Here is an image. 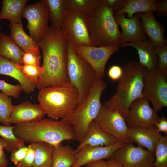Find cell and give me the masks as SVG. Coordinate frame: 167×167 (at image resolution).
<instances>
[{
	"label": "cell",
	"mask_w": 167,
	"mask_h": 167,
	"mask_svg": "<svg viewBox=\"0 0 167 167\" xmlns=\"http://www.w3.org/2000/svg\"><path fill=\"white\" fill-rule=\"evenodd\" d=\"M115 15L126 6L127 0H103Z\"/></svg>",
	"instance_id": "obj_40"
},
{
	"label": "cell",
	"mask_w": 167,
	"mask_h": 167,
	"mask_svg": "<svg viewBox=\"0 0 167 167\" xmlns=\"http://www.w3.org/2000/svg\"><path fill=\"white\" fill-rule=\"evenodd\" d=\"M140 19L142 30L148 37L149 41L155 48L166 45L164 37V26L155 18L153 11L138 13Z\"/></svg>",
	"instance_id": "obj_17"
},
{
	"label": "cell",
	"mask_w": 167,
	"mask_h": 167,
	"mask_svg": "<svg viewBox=\"0 0 167 167\" xmlns=\"http://www.w3.org/2000/svg\"><path fill=\"white\" fill-rule=\"evenodd\" d=\"M167 77L157 68L146 69L144 75L143 98L151 102L157 113L167 106Z\"/></svg>",
	"instance_id": "obj_8"
},
{
	"label": "cell",
	"mask_w": 167,
	"mask_h": 167,
	"mask_svg": "<svg viewBox=\"0 0 167 167\" xmlns=\"http://www.w3.org/2000/svg\"><path fill=\"white\" fill-rule=\"evenodd\" d=\"M118 141L115 137L102 131L94 120L90 125L84 139L75 150V152L76 154L86 146H108Z\"/></svg>",
	"instance_id": "obj_20"
},
{
	"label": "cell",
	"mask_w": 167,
	"mask_h": 167,
	"mask_svg": "<svg viewBox=\"0 0 167 167\" xmlns=\"http://www.w3.org/2000/svg\"><path fill=\"white\" fill-rule=\"evenodd\" d=\"M27 2V0H2L0 21L6 19L10 23H22V12Z\"/></svg>",
	"instance_id": "obj_25"
},
{
	"label": "cell",
	"mask_w": 167,
	"mask_h": 167,
	"mask_svg": "<svg viewBox=\"0 0 167 167\" xmlns=\"http://www.w3.org/2000/svg\"><path fill=\"white\" fill-rule=\"evenodd\" d=\"M13 132L25 142H44L54 147L64 141L76 140L73 127L62 119L43 118L19 123L15 126Z\"/></svg>",
	"instance_id": "obj_2"
},
{
	"label": "cell",
	"mask_w": 167,
	"mask_h": 167,
	"mask_svg": "<svg viewBox=\"0 0 167 167\" xmlns=\"http://www.w3.org/2000/svg\"><path fill=\"white\" fill-rule=\"evenodd\" d=\"M24 52L10 36L0 32V56L15 64L22 66V57Z\"/></svg>",
	"instance_id": "obj_24"
},
{
	"label": "cell",
	"mask_w": 167,
	"mask_h": 167,
	"mask_svg": "<svg viewBox=\"0 0 167 167\" xmlns=\"http://www.w3.org/2000/svg\"><path fill=\"white\" fill-rule=\"evenodd\" d=\"M13 105L12 98L0 92V124L11 126L9 118Z\"/></svg>",
	"instance_id": "obj_32"
},
{
	"label": "cell",
	"mask_w": 167,
	"mask_h": 167,
	"mask_svg": "<svg viewBox=\"0 0 167 167\" xmlns=\"http://www.w3.org/2000/svg\"></svg>",
	"instance_id": "obj_51"
},
{
	"label": "cell",
	"mask_w": 167,
	"mask_h": 167,
	"mask_svg": "<svg viewBox=\"0 0 167 167\" xmlns=\"http://www.w3.org/2000/svg\"></svg>",
	"instance_id": "obj_50"
},
{
	"label": "cell",
	"mask_w": 167,
	"mask_h": 167,
	"mask_svg": "<svg viewBox=\"0 0 167 167\" xmlns=\"http://www.w3.org/2000/svg\"><path fill=\"white\" fill-rule=\"evenodd\" d=\"M76 161L75 150L62 143L54 147L51 167H71Z\"/></svg>",
	"instance_id": "obj_26"
},
{
	"label": "cell",
	"mask_w": 167,
	"mask_h": 167,
	"mask_svg": "<svg viewBox=\"0 0 167 167\" xmlns=\"http://www.w3.org/2000/svg\"><path fill=\"white\" fill-rule=\"evenodd\" d=\"M158 17H164L167 15V0L159 1L156 3Z\"/></svg>",
	"instance_id": "obj_43"
},
{
	"label": "cell",
	"mask_w": 167,
	"mask_h": 167,
	"mask_svg": "<svg viewBox=\"0 0 167 167\" xmlns=\"http://www.w3.org/2000/svg\"><path fill=\"white\" fill-rule=\"evenodd\" d=\"M159 118L157 113L151 107L149 102L140 98L132 103L125 119L128 127L156 128Z\"/></svg>",
	"instance_id": "obj_13"
},
{
	"label": "cell",
	"mask_w": 167,
	"mask_h": 167,
	"mask_svg": "<svg viewBox=\"0 0 167 167\" xmlns=\"http://www.w3.org/2000/svg\"><path fill=\"white\" fill-rule=\"evenodd\" d=\"M0 90L8 96L15 99H19L23 89L20 84L12 85L6 83L4 80H0Z\"/></svg>",
	"instance_id": "obj_35"
},
{
	"label": "cell",
	"mask_w": 167,
	"mask_h": 167,
	"mask_svg": "<svg viewBox=\"0 0 167 167\" xmlns=\"http://www.w3.org/2000/svg\"><path fill=\"white\" fill-rule=\"evenodd\" d=\"M6 142L5 139L0 137V167H8L9 161L4 151Z\"/></svg>",
	"instance_id": "obj_42"
},
{
	"label": "cell",
	"mask_w": 167,
	"mask_h": 167,
	"mask_svg": "<svg viewBox=\"0 0 167 167\" xmlns=\"http://www.w3.org/2000/svg\"><path fill=\"white\" fill-rule=\"evenodd\" d=\"M45 115L39 104L25 101L16 105H13L9 121L11 124L29 122L43 118Z\"/></svg>",
	"instance_id": "obj_19"
},
{
	"label": "cell",
	"mask_w": 167,
	"mask_h": 167,
	"mask_svg": "<svg viewBox=\"0 0 167 167\" xmlns=\"http://www.w3.org/2000/svg\"><path fill=\"white\" fill-rule=\"evenodd\" d=\"M161 136L156 128L130 126L128 127L127 132V138L131 143H136L151 152H155Z\"/></svg>",
	"instance_id": "obj_18"
},
{
	"label": "cell",
	"mask_w": 167,
	"mask_h": 167,
	"mask_svg": "<svg viewBox=\"0 0 167 167\" xmlns=\"http://www.w3.org/2000/svg\"><path fill=\"white\" fill-rule=\"evenodd\" d=\"M1 29H0V32H1Z\"/></svg>",
	"instance_id": "obj_48"
},
{
	"label": "cell",
	"mask_w": 167,
	"mask_h": 167,
	"mask_svg": "<svg viewBox=\"0 0 167 167\" xmlns=\"http://www.w3.org/2000/svg\"><path fill=\"white\" fill-rule=\"evenodd\" d=\"M22 17L28 22L27 28L30 36L38 44L49 27V11L44 0L34 4L26 5Z\"/></svg>",
	"instance_id": "obj_10"
},
{
	"label": "cell",
	"mask_w": 167,
	"mask_h": 167,
	"mask_svg": "<svg viewBox=\"0 0 167 167\" xmlns=\"http://www.w3.org/2000/svg\"><path fill=\"white\" fill-rule=\"evenodd\" d=\"M112 158L125 167H153L155 153L129 143L117 150Z\"/></svg>",
	"instance_id": "obj_12"
},
{
	"label": "cell",
	"mask_w": 167,
	"mask_h": 167,
	"mask_svg": "<svg viewBox=\"0 0 167 167\" xmlns=\"http://www.w3.org/2000/svg\"><path fill=\"white\" fill-rule=\"evenodd\" d=\"M122 68V75L118 80L115 93L102 106L119 112L125 118L132 103L143 98V77L146 69L136 61L128 62Z\"/></svg>",
	"instance_id": "obj_3"
},
{
	"label": "cell",
	"mask_w": 167,
	"mask_h": 167,
	"mask_svg": "<svg viewBox=\"0 0 167 167\" xmlns=\"http://www.w3.org/2000/svg\"><path fill=\"white\" fill-rule=\"evenodd\" d=\"M101 0H68L70 7L80 13L86 19L92 14Z\"/></svg>",
	"instance_id": "obj_31"
},
{
	"label": "cell",
	"mask_w": 167,
	"mask_h": 167,
	"mask_svg": "<svg viewBox=\"0 0 167 167\" xmlns=\"http://www.w3.org/2000/svg\"><path fill=\"white\" fill-rule=\"evenodd\" d=\"M67 41L61 28L49 27L38 43L42 53L43 70L36 85L39 90L69 84L67 68Z\"/></svg>",
	"instance_id": "obj_1"
},
{
	"label": "cell",
	"mask_w": 167,
	"mask_h": 167,
	"mask_svg": "<svg viewBox=\"0 0 167 167\" xmlns=\"http://www.w3.org/2000/svg\"><path fill=\"white\" fill-rule=\"evenodd\" d=\"M10 37L24 52L30 51L40 56L37 43L25 32L22 23H10Z\"/></svg>",
	"instance_id": "obj_22"
},
{
	"label": "cell",
	"mask_w": 167,
	"mask_h": 167,
	"mask_svg": "<svg viewBox=\"0 0 167 167\" xmlns=\"http://www.w3.org/2000/svg\"><path fill=\"white\" fill-rule=\"evenodd\" d=\"M85 167H109L107 161L104 160H97L88 163Z\"/></svg>",
	"instance_id": "obj_45"
},
{
	"label": "cell",
	"mask_w": 167,
	"mask_h": 167,
	"mask_svg": "<svg viewBox=\"0 0 167 167\" xmlns=\"http://www.w3.org/2000/svg\"><path fill=\"white\" fill-rule=\"evenodd\" d=\"M41 56L30 51L24 52L22 58L23 65L40 66Z\"/></svg>",
	"instance_id": "obj_38"
},
{
	"label": "cell",
	"mask_w": 167,
	"mask_h": 167,
	"mask_svg": "<svg viewBox=\"0 0 167 167\" xmlns=\"http://www.w3.org/2000/svg\"><path fill=\"white\" fill-rule=\"evenodd\" d=\"M154 167H167V136H162L155 152Z\"/></svg>",
	"instance_id": "obj_33"
},
{
	"label": "cell",
	"mask_w": 167,
	"mask_h": 167,
	"mask_svg": "<svg viewBox=\"0 0 167 167\" xmlns=\"http://www.w3.org/2000/svg\"><path fill=\"white\" fill-rule=\"evenodd\" d=\"M122 68L117 65H114L109 68L108 72L109 77L112 80H118L122 75Z\"/></svg>",
	"instance_id": "obj_41"
},
{
	"label": "cell",
	"mask_w": 167,
	"mask_h": 167,
	"mask_svg": "<svg viewBox=\"0 0 167 167\" xmlns=\"http://www.w3.org/2000/svg\"><path fill=\"white\" fill-rule=\"evenodd\" d=\"M28 152L22 161L16 166L18 167H32L35 160V151L31 144L28 145Z\"/></svg>",
	"instance_id": "obj_39"
},
{
	"label": "cell",
	"mask_w": 167,
	"mask_h": 167,
	"mask_svg": "<svg viewBox=\"0 0 167 167\" xmlns=\"http://www.w3.org/2000/svg\"><path fill=\"white\" fill-rule=\"evenodd\" d=\"M29 149L28 146L24 144L18 148L11 152L10 156L11 161L17 165L21 162L26 156Z\"/></svg>",
	"instance_id": "obj_37"
},
{
	"label": "cell",
	"mask_w": 167,
	"mask_h": 167,
	"mask_svg": "<svg viewBox=\"0 0 167 167\" xmlns=\"http://www.w3.org/2000/svg\"><path fill=\"white\" fill-rule=\"evenodd\" d=\"M30 144L35 151V160L33 167H51L54 147L44 142Z\"/></svg>",
	"instance_id": "obj_28"
},
{
	"label": "cell",
	"mask_w": 167,
	"mask_h": 167,
	"mask_svg": "<svg viewBox=\"0 0 167 167\" xmlns=\"http://www.w3.org/2000/svg\"><path fill=\"white\" fill-rule=\"evenodd\" d=\"M119 45L95 46L81 45L74 46L75 53L88 62L93 67L97 77L103 78L105 67L111 56L119 49Z\"/></svg>",
	"instance_id": "obj_11"
},
{
	"label": "cell",
	"mask_w": 167,
	"mask_h": 167,
	"mask_svg": "<svg viewBox=\"0 0 167 167\" xmlns=\"http://www.w3.org/2000/svg\"><path fill=\"white\" fill-rule=\"evenodd\" d=\"M16 167H18L17 166H16Z\"/></svg>",
	"instance_id": "obj_49"
},
{
	"label": "cell",
	"mask_w": 167,
	"mask_h": 167,
	"mask_svg": "<svg viewBox=\"0 0 167 167\" xmlns=\"http://www.w3.org/2000/svg\"><path fill=\"white\" fill-rule=\"evenodd\" d=\"M106 87L103 78L97 77L83 101L62 119L72 126L76 140L79 143L101 109L102 105L101 97Z\"/></svg>",
	"instance_id": "obj_4"
},
{
	"label": "cell",
	"mask_w": 167,
	"mask_h": 167,
	"mask_svg": "<svg viewBox=\"0 0 167 167\" xmlns=\"http://www.w3.org/2000/svg\"><path fill=\"white\" fill-rule=\"evenodd\" d=\"M14 127L15 126H6L0 124V136L6 141L4 150L7 152H11L24 144V141L15 135L13 132Z\"/></svg>",
	"instance_id": "obj_30"
},
{
	"label": "cell",
	"mask_w": 167,
	"mask_h": 167,
	"mask_svg": "<svg viewBox=\"0 0 167 167\" xmlns=\"http://www.w3.org/2000/svg\"><path fill=\"white\" fill-rule=\"evenodd\" d=\"M15 64L25 77L36 86L40 76L43 72V70L41 66L31 65L20 66Z\"/></svg>",
	"instance_id": "obj_34"
},
{
	"label": "cell",
	"mask_w": 167,
	"mask_h": 167,
	"mask_svg": "<svg viewBox=\"0 0 167 167\" xmlns=\"http://www.w3.org/2000/svg\"><path fill=\"white\" fill-rule=\"evenodd\" d=\"M0 74L10 76L18 81L23 91L29 94L36 88V85L26 78L15 64L0 56Z\"/></svg>",
	"instance_id": "obj_23"
},
{
	"label": "cell",
	"mask_w": 167,
	"mask_h": 167,
	"mask_svg": "<svg viewBox=\"0 0 167 167\" xmlns=\"http://www.w3.org/2000/svg\"><path fill=\"white\" fill-rule=\"evenodd\" d=\"M124 144L119 140L108 146L85 147L76 154V161L71 167H81L91 162L112 158L115 151Z\"/></svg>",
	"instance_id": "obj_16"
},
{
	"label": "cell",
	"mask_w": 167,
	"mask_h": 167,
	"mask_svg": "<svg viewBox=\"0 0 167 167\" xmlns=\"http://www.w3.org/2000/svg\"><path fill=\"white\" fill-rule=\"evenodd\" d=\"M159 0H127L126 6L115 15L126 14L128 18H132L136 13L148 11H156V3Z\"/></svg>",
	"instance_id": "obj_29"
},
{
	"label": "cell",
	"mask_w": 167,
	"mask_h": 167,
	"mask_svg": "<svg viewBox=\"0 0 167 167\" xmlns=\"http://www.w3.org/2000/svg\"><path fill=\"white\" fill-rule=\"evenodd\" d=\"M0 29L1 30H2V29H1V27H0Z\"/></svg>",
	"instance_id": "obj_47"
},
{
	"label": "cell",
	"mask_w": 167,
	"mask_h": 167,
	"mask_svg": "<svg viewBox=\"0 0 167 167\" xmlns=\"http://www.w3.org/2000/svg\"><path fill=\"white\" fill-rule=\"evenodd\" d=\"M99 128L124 143H131L127 137L128 126L125 118L118 112L108 110L102 106L94 120Z\"/></svg>",
	"instance_id": "obj_14"
},
{
	"label": "cell",
	"mask_w": 167,
	"mask_h": 167,
	"mask_svg": "<svg viewBox=\"0 0 167 167\" xmlns=\"http://www.w3.org/2000/svg\"><path fill=\"white\" fill-rule=\"evenodd\" d=\"M48 9L51 27L61 28L64 12L69 6L68 0H44Z\"/></svg>",
	"instance_id": "obj_27"
},
{
	"label": "cell",
	"mask_w": 167,
	"mask_h": 167,
	"mask_svg": "<svg viewBox=\"0 0 167 167\" xmlns=\"http://www.w3.org/2000/svg\"><path fill=\"white\" fill-rule=\"evenodd\" d=\"M126 14L115 15L116 22L122 29L119 45L127 42H137L147 39L141 26V21L138 13L131 18L126 17Z\"/></svg>",
	"instance_id": "obj_15"
},
{
	"label": "cell",
	"mask_w": 167,
	"mask_h": 167,
	"mask_svg": "<svg viewBox=\"0 0 167 167\" xmlns=\"http://www.w3.org/2000/svg\"><path fill=\"white\" fill-rule=\"evenodd\" d=\"M86 24L93 46L119 45L121 32L113 13L103 0H101L92 14L86 19Z\"/></svg>",
	"instance_id": "obj_5"
},
{
	"label": "cell",
	"mask_w": 167,
	"mask_h": 167,
	"mask_svg": "<svg viewBox=\"0 0 167 167\" xmlns=\"http://www.w3.org/2000/svg\"><path fill=\"white\" fill-rule=\"evenodd\" d=\"M67 68L69 84L75 87L78 92V105L85 99L97 77L92 66L76 54L74 45L69 40Z\"/></svg>",
	"instance_id": "obj_7"
},
{
	"label": "cell",
	"mask_w": 167,
	"mask_h": 167,
	"mask_svg": "<svg viewBox=\"0 0 167 167\" xmlns=\"http://www.w3.org/2000/svg\"><path fill=\"white\" fill-rule=\"evenodd\" d=\"M120 47H131L137 52L139 61V62L146 70H151L157 68L158 61L155 48L149 40L147 39L137 42H127L120 44Z\"/></svg>",
	"instance_id": "obj_21"
},
{
	"label": "cell",
	"mask_w": 167,
	"mask_h": 167,
	"mask_svg": "<svg viewBox=\"0 0 167 167\" xmlns=\"http://www.w3.org/2000/svg\"><path fill=\"white\" fill-rule=\"evenodd\" d=\"M158 58L157 68L167 75V46L156 48Z\"/></svg>",
	"instance_id": "obj_36"
},
{
	"label": "cell",
	"mask_w": 167,
	"mask_h": 167,
	"mask_svg": "<svg viewBox=\"0 0 167 167\" xmlns=\"http://www.w3.org/2000/svg\"><path fill=\"white\" fill-rule=\"evenodd\" d=\"M61 29L68 40L74 46H93L87 28L86 19L69 5L63 16Z\"/></svg>",
	"instance_id": "obj_9"
},
{
	"label": "cell",
	"mask_w": 167,
	"mask_h": 167,
	"mask_svg": "<svg viewBox=\"0 0 167 167\" xmlns=\"http://www.w3.org/2000/svg\"><path fill=\"white\" fill-rule=\"evenodd\" d=\"M107 162L109 167H125L113 158L109 159Z\"/></svg>",
	"instance_id": "obj_46"
},
{
	"label": "cell",
	"mask_w": 167,
	"mask_h": 167,
	"mask_svg": "<svg viewBox=\"0 0 167 167\" xmlns=\"http://www.w3.org/2000/svg\"><path fill=\"white\" fill-rule=\"evenodd\" d=\"M37 99L45 115L55 120L63 119L78 105L79 102L78 91L70 84L41 89Z\"/></svg>",
	"instance_id": "obj_6"
},
{
	"label": "cell",
	"mask_w": 167,
	"mask_h": 167,
	"mask_svg": "<svg viewBox=\"0 0 167 167\" xmlns=\"http://www.w3.org/2000/svg\"><path fill=\"white\" fill-rule=\"evenodd\" d=\"M156 128L158 131L167 135V119L164 116L160 118L159 120L156 124Z\"/></svg>",
	"instance_id": "obj_44"
}]
</instances>
